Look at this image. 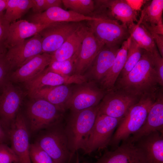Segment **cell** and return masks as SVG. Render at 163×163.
Returning a JSON list of instances; mask_svg holds the SVG:
<instances>
[{
    "label": "cell",
    "mask_w": 163,
    "mask_h": 163,
    "mask_svg": "<svg viewBox=\"0 0 163 163\" xmlns=\"http://www.w3.org/2000/svg\"><path fill=\"white\" fill-rule=\"evenodd\" d=\"M104 45L88 27L75 61L73 75H84Z\"/></svg>",
    "instance_id": "obj_16"
},
{
    "label": "cell",
    "mask_w": 163,
    "mask_h": 163,
    "mask_svg": "<svg viewBox=\"0 0 163 163\" xmlns=\"http://www.w3.org/2000/svg\"><path fill=\"white\" fill-rule=\"evenodd\" d=\"M134 143L143 152L146 163H163V132H153Z\"/></svg>",
    "instance_id": "obj_22"
},
{
    "label": "cell",
    "mask_w": 163,
    "mask_h": 163,
    "mask_svg": "<svg viewBox=\"0 0 163 163\" xmlns=\"http://www.w3.org/2000/svg\"><path fill=\"white\" fill-rule=\"evenodd\" d=\"M78 52L69 59L61 61H51L47 68L50 70L62 76L73 75L74 62Z\"/></svg>",
    "instance_id": "obj_32"
},
{
    "label": "cell",
    "mask_w": 163,
    "mask_h": 163,
    "mask_svg": "<svg viewBox=\"0 0 163 163\" xmlns=\"http://www.w3.org/2000/svg\"><path fill=\"white\" fill-rule=\"evenodd\" d=\"M39 133L34 143L45 151L54 163H70L73 157L62 121Z\"/></svg>",
    "instance_id": "obj_5"
},
{
    "label": "cell",
    "mask_w": 163,
    "mask_h": 163,
    "mask_svg": "<svg viewBox=\"0 0 163 163\" xmlns=\"http://www.w3.org/2000/svg\"><path fill=\"white\" fill-rule=\"evenodd\" d=\"M30 133L22 112L20 110L10 130L11 148L18 163H31L30 156Z\"/></svg>",
    "instance_id": "obj_11"
},
{
    "label": "cell",
    "mask_w": 163,
    "mask_h": 163,
    "mask_svg": "<svg viewBox=\"0 0 163 163\" xmlns=\"http://www.w3.org/2000/svg\"><path fill=\"white\" fill-rule=\"evenodd\" d=\"M140 97L113 87L106 91L99 104L98 113L117 118H122Z\"/></svg>",
    "instance_id": "obj_9"
},
{
    "label": "cell",
    "mask_w": 163,
    "mask_h": 163,
    "mask_svg": "<svg viewBox=\"0 0 163 163\" xmlns=\"http://www.w3.org/2000/svg\"><path fill=\"white\" fill-rule=\"evenodd\" d=\"M33 14L40 13L46 10L45 0H32Z\"/></svg>",
    "instance_id": "obj_39"
},
{
    "label": "cell",
    "mask_w": 163,
    "mask_h": 163,
    "mask_svg": "<svg viewBox=\"0 0 163 163\" xmlns=\"http://www.w3.org/2000/svg\"><path fill=\"white\" fill-rule=\"evenodd\" d=\"M88 29L81 24L60 47L50 53L51 61H62L73 57L79 49Z\"/></svg>",
    "instance_id": "obj_25"
},
{
    "label": "cell",
    "mask_w": 163,
    "mask_h": 163,
    "mask_svg": "<svg viewBox=\"0 0 163 163\" xmlns=\"http://www.w3.org/2000/svg\"><path fill=\"white\" fill-rule=\"evenodd\" d=\"M30 98L22 112L30 133L39 132L61 121L62 112L55 106L43 99Z\"/></svg>",
    "instance_id": "obj_4"
},
{
    "label": "cell",
    "mask_w": 163,
    "mask_h": 163,
    "mask_svg": "<svg viewBox=\"0 0 163 163\" xmlns=\"http://www.w3.org/2000/svg\"><path fill=\"white\" fill-rule=\"evenodd\" d=\"M6 53L0 54V92L8 80L11 72L9 63L6 58Z\"/></svg>",
    "instance_id": "obj_36"
},
{
    "label": "cell",
    "mask_w": 163,
    "mask_h": 163,
    "mask_svg": "<svg viewBox=\"0 0 163 163\" xmlns=\"http://www.w3.org/2000/svg\"><path fill=\"white\" fill-rule=\"evenodd\" d=\"M88 21V27L98 40L104 45L120 48L130 37L128 27L114 20L97 18Z\"/></svg>",
    "instance_id": "obj_8"
},
{
    "label": "cell",
    "mask_w": 163,
    "mask_h": 163,
    "mask_svg": "<svg viewBox=\"0 0 163 163\" xmlns=\"http://www.w3.org/2000/svg\"><path fill=\"white\" fill-rule=\"evenodd\" d=\"M132 36L124 41L119 49L114 63L110 70L101 81V88L106 91L114 87L119 76L125 65L126 59L128 49Z\"/></svg>",
    "instance_id": "obj_27"
},
{
    "label": "cell",
    "mask_w": 163,
    "mask_h": 163,
    "mask_svg": "<svg viewBox=\"0 0 163 163\" xmlns=\"http://www.w3.org/2000/svg\"><path fill=\"white\" fill-rule=\"evenodd\" d=\"M62 0L65 8L81 15L91 16L94 10V0Z\"/></svg>",
    "instance_id": "obj_31"
},
{
    "label": "cell",
    "mask_w": 163,
    "mask_h": 163,
    "mask_svg": "<svg viewBox=\"0 0 163 163\" xmlns=\"http://www.w3.org/2000/svg\"><path fill=\"white\" fill-rule=\"evenodd\" d=\"M32 0H7L5 19L10 24L21 18L30 8Z\"/></svg>",
    "instance_id": "obj_29"
},
{
    "label": "cell",
    "mask_w": 163,
    "mask_h": 163,
    "mask_svg": "<svg viewBox=\"0 0 163 163\" xmlns=\"http://www.w3.org/2000/svg\"><path fill=\"white\" fill-rule=\"evenodd\" d=\"M72 92L68 85L46 86L38 90L28 96L30 98L43 99L64 112L65 104Z\"/></svg>",
    "instance_id": "obj_24"
},
{
    "label": "cell",
    "mask_w": 163,
    "mask_h": 163,
    "mask_svg": "<svg viewBox=\"0 0 163 163\" xmlns=\"http://www.w3.org/2000/svg\"><path fill=\"white\" fill-rule=\"evenodd\" d=\"M10 130L0 120V143L10 142Z\"/></svg>",
    "instance_id": "obj_38"
},
{
    "label": "cell",
    "mask_w": 163,
    "mask_h": 163,
    "mask_svg": "<svg viewBox=\"0 0 163 163\" xmlns=\"http://www.w3.org/2000/svg\"><path fill=\"white\" fill-rule=\"evenodd\" d=\"M127 3L134 11L137 12L141 11L142 6L147 0H126Z\"/></svg>",
    "instance_id": "obj_41"
},
{
    "label": "cell",
    "mask_w": 163,
    "mask_h": 163,
    "mask_svg": "<svg viewBox=\"0 0 163 163\" xmlns=\"http://www.w3.org/2000/svg\"><path fill=\"white\" fill-rule=\"evenodd\" d=\"M18 158L11 148L5 143H0V163H18Z\"/></svg>",
    "instance_id": "obj_35"
},
{
    "label": "cell",
    "mask_w": 163,
    "mask_h": 163,
    "mask_svg": "<svg viewBox=\"0 0 163 163\" xmlns=\"http://www.w3.org/2000/svg\"><path fill=\"white\" fill-rule=\"evenodd\" d=\"M52 61L50 54L43 53L35 56L11 72L8 79L13 83H23L30 80L43 71Z\"/></svg>",
    "instance_id": "obj_17"
},
{
    "label": "cell",
    "mask_w": 163,
    "mask_h": 163,
    "mask_svg": "<svg viewBox=\"0 0 163 163\" xmlns=\"http://www.w3.org/2000/svg\"><path fill=\"white\" fill-rule=\"evenodd\" d=\"M159 91L142 96L122 118L114 133L109 145L116 148L121 142L137 132L144 124Z\"/></svg>",
    "instance_id": "obj_2"
},
{
    "label": "cell",
    "mask_w": 163,
    "mask_h": 163,
    "mask_svg": "<svg viewBox=\"0 0 163 163\" xmlns=\"http://www.w3.org/2000/svg\"><path fill=\"white\" fill-rule=\"evenodd\" d=\"M132 38L142 49L150 53L158 50L150 32L137 23L129 30Z\"/></svg>",
    "instance_id": "obj_28"
},
{
    "label": "cell",
    "mask_w": 163,
    "mask_h": 163,
    "mask_svg": "<svg viewBox=\"0 0 163 163\" xmlns=\"http://www.w3.org/2000/svg\"><path fill=\"white\" fill-rule=\"evenodd\" d=\"M4 15H0V54L6 53L7 51V41L10 25Z\"/></svg>",
    "instance_id": "obj_34"
},
{
    "label": "cell",
    "mask_w": 163,
    "mask_h": 163,
    "mask_svg": "<svg viewBox=\"0 0 163 163\" xmlns=\"http://www.w3.org/2000/svg\"><path fill=\"white\" fill-rule=\"evenodd\" d=\"M156 131L163 132L162 88L159 91L143 125L137 132L127 140L134 143L141 138Z\"/></svg>",
    "instance_id": "obj_19"
},
{
    "label": "cell",
    "mask_w": 163,
    "mask_h": 163,
    "mask_svg": "<svg viewBox=\"0 0 163 163\" xmlns=\"http://www.w3.org/2000/svg\"><path fill=\"white\" fill-rule=\"evenodd\" d=\"M142 50L131 38L125 65L117 79L126 75L134 67L141 57Z\"/></svg>",
    "instance_id": "obj_30"
},
{
    "label": "cell",
    "mask_w": 163,
    "mask_h": 163,
    "mask_svg": "<svg viewBox=\"0 0 163 163\" xmlns=\"http://www.w3.org/2000/svg\"><path fill=\"white\" fill-rule=\"evenodd\" d=\"M97 18L81 15L71 10L59 7L49 8L40 13H33L28 17V21L37 24H47L56 22H80L95 20Z\"/></svg>",
    "instance_id": "obj_18"
},
{
    "label": "cell",
    "mask_w": 163,
    "mask_h": 163,
    "mask_svg": "<svg viewBox=\"0 0 163 163\" xmlns=\"http://www.w3.org/2000/svg\"><path fill=\"white\" fill-rule=\"evenodd\" d=\"M26 94V91L8 79L2 88L0 92V120L9 129L21 110Z\"/></svg>",
    "instance_id": "obj_10"
},
{
    "label": "cell",
    "mask_w": 163,
    "mask_h": 163,
    "mask_svg": "<svg viewBox=\"0 0 163 163\" xmlns=\"http://www.w3.org/2000/svg\"><path fill=\"white\" fill-rule=\"evenodd\" d=\"M161 87L155 69L152 54L143 50L137 64L126 75L117 79L114 87L141 97L158 92Z\"/></svg>",
    "instance_id": "obj_1"
},
{
    "label": "cell",
    "mask_w": 163,
    "mask_h": 163,
    "mask_svg": "<svg viewBox=\"0 0 163 163\" xmlns=\"http://www.w3.org/2000/svg\"><path fill=\"white\" fill-rule=\"evenodd\" d=\"M70 82L71 79L69 76L59 75L50 70L46 67L38 75L24 84L28 95L45 87L67 85Z\"/></svg>",
    "instance_id": "obj_26"
},
{
    "label": "cell",
    "mask_w": 163,
    "mask_h": 163,
    "mask_svg": "<svg viewBox=\"0 0 163 163\" xmlns=\"http://www.w3.org/2000/svg\"><path fill=\"white\" fill-rule=\"evenodd\" d=\"M85 83L72 91L65 104V110L77 111L94 107L100 103L106 91L99 88L94 82Z\"/></svg>",
    "instance_id": "obj_12"
},
{
    "label": "cell",
    "mask_w": 163,
    "mask_h": 163,
    "mask_svg": "<svg viewBox=\"0 0 163 163\" xmlns=\"http://www.w3.org/2000/svg\"><path fill=\"white\" fill-rule=\"evenodd\" d=\"M153 58L155 69L158 74L160 86H163V57L158 50L152 53Z\"/></svg>",
    "instance_id": "obj_37"
},
{
    "label": "cell",
    "mask_w": 163,
    "mask_h": 163,
    "mask_svg": "<svg viewBox=\"0 0 163 163\" xmlns=\"http://www.w3.org/2000/svg\"><path fill=\"white\" fill-rule=\"evenodd\" d=\"M42 53L41 37L38 33L31 38L8 48L5 56L11 72L35 56Z\"/></svg>",
    "instance_id": "obj_14"
},
{
    "label": "cell",
    "mask_w": 163,
    "mask_h": 163,
    "mask_svg": "<svg viewBox=\"0 0 163 163\" xmlns=\"http://www.w3.org/2000/svg\"><path fill=\"white\" fill-rule=\"evenodd\" d=\"M122 118L98 113L95 122L83 148L85 154L106 148Z\"/></svg>",
    "instance_id": "obj_7"
},
{
    "label": "cell",
    "mask_w": 163,
    "mask_h": 163,
    "mask_svg": "<svg viewBox=\"0 0 163 163\" xmlns=\"http://www.w3.org/2000/svg\"><path fill=\"white\" fill-rule=\"evenodd\" d=\"M99 104L81 110L71 112L64 131L72 156L82 149L95 122L99 110Z\"/></svg>",
    "instance_id": "obj_3"
},
{
    "label": "cell",
    "mask_w": 163,
    "mask_h": 163,
    "mask_svg": "<svg viewBox=\"0 0 163 163\" xmlns=\"http://www.w3.org/2000/svg\"><path fill=\"white\" fill-rule=\"evenodd\" d=\"M94 9L91 17L117 21L129 29L138 22L137 12L133 11L126 0H94Z\"/></svg>",
    "instance_id": "obj_6"
},
{
    "label": "cell",
    "mask_w": 163,
    "mask_h": 163,
    "mask_svg": "<svg viewBox=\"0 0 163 163\" xmlns=\"http://www.w3.org/2000/svg\"><path fill=\"white\" fill-rule=\"evenodd\" d=\"M81 24L80 22H56L50 24L40 32L42 53H51L64 43Z\"/></svg>",
    "instance_id": "obj_13"
},
{
    "label": "cell",
    "mask_w": 163,
    "mask_h": 163,
    "mask_svg": "<svg viewBox=\"0 0 163 163\" xmlns=\"http://www.w3.org/2000/svg\"><path fill=\"white\" fill-rule=\"evenodd\" d=\"M144 5L137 23L151 32L163 35V0H147Z\"/></svg>",
    "instance_id": "obj_21"
},
{
    "label": "cell",
    "mask_w": 163,
    "mask_h": 163,
    "mask_svg": "<svg viewBox=\"0 0 163 163\" xmlns=\"http://www.w3.org/2000/svg\"><path fill=\"white\" fill-rule=\"evenodd\" d=\"M112 151H105L93 163H146L144 153L135 143L127 140Z\"/></svg>",
    "instance_id": "obj_15"
},
{
    "label": "cell",
    "mask_w": 163,
    "mask_h": 163,
    "mask_svg": "<svg viewBox=\"0 0 163 163\" xmlns=\"http://www.w3.org/2000/svg\"><path fill=\"white\" fill-rule=\"evenodd\" d=\"M75 163H80V160H79V156H78V153H77V155H76V160H75Z\"/></svg>",
    "instance_id": "obj_44"
},
{
    "label": "cell",
    "mask_w": 163,
    "mask_h": 163,
    "mask_svg": "<svg viewBox=\"0 0 163 163\" xmlns=\"http://www.w3.org/2000/svg\"><path fill=\"white\" fill-rule=\"evenodd\" d=\"M158 51L163 57V35L151 32Z\"/></svg>",
    "instance_id": "obj_40"
},
{
    "label": "cell",
    "mask_w": 163,
    "mask_h": 163,
    "mask_svg": "<svg viewBox=\"0 0 163 163\" xmlns=\"http://www.w3.org/2000/svg\"><path fill=\"white\" fill-rule=\"evenodd\" d=\"M7 0H0V15H4L7 7Z\"/></svg>",
    "instance_id": "obj_43"
},
{
    "label": "cell",
    "mask_w": 163,
    "mask_h": 163,
    "mask_svg": "<svg viewBox=\"0 0 163 163\" xmlns=\"http://www.w3.org/2000/svg\"><path fill=\"white\" fill-rule=\"evenodd\" d=\"M46 10L54 7L62 8V0H45Z\"/></svg>",
    "instance_id": "obj_42"
},
{
    "label": "cell",
    "mask_w": 163,
    "mask_h": 163,
    "mask_svg": "<svg viewBox=\"0 0 163 163\" xmlns=\"http://www.w3.org/2000/svg\"><path fill=\"white\" fill-rule=\"evenodd\" d=\"M119 48L104 45L86 72L87 79L89 78L92 82L100 83L112 66Z\"/></svg>",
    "instance_id": "obj_20"
},
{
    "label": "cell",
    "mask_w": 163,
    "mask_h": 163,
    "mask_svg": "<svg viewBox=\"0 0 163 163\" xmlns=\"http://www.w3.org/2000/svg\"><path fill=\"white\" fill-rule=\"evenodd\" d=\"M50 24L34 23L25 20H20L10 24L7 41V49L33 37Z\"/></svg>",
    "instance_id": "obj_23"
},
{
    "label": "cell",
    "mask_w": 163,
    "mask_h": 163,
    "mask_svg": "<svg viewBox=\"0 0 163 163\" xmlns=\"http://www.w3.org/2000/svg\"><path fill=\"white\" fill-rule=\"evenodd\" d=\"M30 156L32 163H54L50 156L35 143L30 144Z\"/></svg>",
    "instance_id": "obj_33"
}]
</instances>
